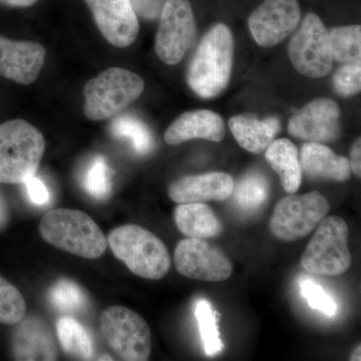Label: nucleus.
<instances>
[{"mask_svg":"<svg viewBox=\"0 0 361 361\" xmlns=\"http://www.w3.org/2000/svg\"><path fill=\"white\" fill-rule=\"evenodd\" d=\"M233 56L231 30L217 23L204 35L192 59L187 77L190 87L203 99L217 97L229 84Z\"/></svg>","mask_w":361,"mask_h":361,"instance_id":"obj_1","label":"nucleus"},{"mask_svg":"<svg viewBox=\"0 0 361 361\" xmlns=\"http://www.w3.org/2000/svg\"><path fill=\"white\" fill-rule=\"evenodd\" d=\"M42 239L59 250L85 259L104 255L108 240L87 214L73 209H54L39 223Z\"/></svg>","mask_w":361,"mask_h":361,"instance_id":"obj_2","label":"nucleus"},{"mask_svg":"<svg viewBox=\"0 0 361 361\" xmlns=\"http://www.w3.org/2000/svg\"><path fill=\"white\" fill-rule=\"evenodd\" d=\"M106 240L114 255L137 276L159 280L170 271L172 260L165 243L141 226H120Z\"/></svg>","mask_w":361,"mask_h":361,"instance_id":"obj_3","label":"nucleus"},{"mask_svg":"<svg viewBox=\"0 0 361 361\" xmlns=\"http://www.w3.org/2000/svg\"><path fill=\"white\" fill-rule=\"evenodd\" d=\"M45 149L44 135L23 120L0 125V183L23 184L37 174Z\"/></svg>","mask_w":361,"mask_h":361,"instance_id":"obj_4","label":"nucleus"},{"mask_svg":"<svg viewBox=\"0 0 361 361\" xmlns=\"http://www.w3.org/2000/svg\"><path fill=\"white\" fill-rule=\"evenodd\" d=\"M144 90V80L137 73L125 68H108L85 84V115L90 121L113 118L134 103Z\"/></svg>","mask_w":361,"mask_h":361,"instance_id":"obj_5","label":"nucleus"},{"mask_svg":"<svg viewBox=\"0 0 361 361\" xmlns=\"http://www.w3.org/2000/svg\"><path fill=\"white\" fill-rule=\"evenodd\" d=\"M304 251L301 265L316 276H341L350 268L348 226L337 216L324 218Z\"/></svg>","mask_w":361,"mask_h":361,"instance_id":"obj_6","label":"nucleus"},{"mask_svg":"<svg viewBox=\"0 0 361 361\" xmlns=\"http://www.w3.org/2000/svg\"><path fill=\"white\" fill-rule=\"evenodd\" d=\"M99 331L108 348L120 360H149L151 330L146 320L135 311L125 306L106 308L99 317Z\"/></svg>","mask_w":361,"mask_h":361,"instance_id":"obj_7","label":"nucleus"},{"mask_svg":"<svg viewBox=\"0 0 361 361\" xmlns=\"http://www.w3.org/2000/svg\"><path fill=\"white\" fill-rule=\"evenodd\" d=\"M329 210V200L319 192L289 195L275 206L269 222L270 231L282 241H297L316 229Z\"/></svg>","mask_w":361,"mask_h":361,"instance_id":"obj_8","label":"nucleus"},{"mask_svg":"<svg viewBox=\"0 0 361 361\" xmlns=\"http://www.w3.org/2000/svg\"><path fill=\"white\" fill-rule=\"evenodd\" d=\"M292 65L301 75L323 78L334 66L329 33L319 16L308 13L289 44Z\"/></svg>","mask_w":361,"mask_h":361,"instance_id":"obj_9","label":"nucleus"},{"mask_svg":"<svg viewBox=\"0 0 361 361\" xmlns=\"http://www.w3.org/2000/svg\"><path fill=\"white\" fill-rule=\"evenodd\" d=\"M196 32L189 0H166L156 37L157 56L166 65H177L193 44Z\"/></svg>","mask_w":361,"mask_h":361,"instance_id":"obj_10","label":"nucleus"},{"mask_svg":"<svg viewBox=\"0 0 361 361\" xmlns=\"http://www.w3.org/2000/svg\"><path fill=\"white\" fill-rule=\"evenodd\" d=\"M174 264L180 275L199 281L222 282L233 273L229 258L205 239L182 240L175 249Z\"/></svg>","mask_w":361,"mask_h":361,"instance_id":"obj_11","label":"nucleus"},{"mask_svg":"<svg viewBox=\"0 0 361 361\" xmlns=\"http://www.w3.org/2000/svg\"><path fill=\"white\" fill-rule=\"evenodd\" d=\"M300 20L298 0H264L249 18V30L261 47H274L295 32Z\"/></svg>","mask_w":361,"mask_h":361,"instance_id":"obj_12","label":"nucleus"},{"mask_svg":"<svg viewBox=\"0 0 361 361\" xmlns=\"http://www.w3.org/2000/svg\"><path fill=\"white\" fill-rule=\"evenodd\" d=\"M338 104L327 97L316 99L291 116L288 132L292 137L310 142H332L341 134Z\"/></svg>","mask_w":361,"mask_h":361,"instance_id":"obj_13","label":"nucleus"},{"mask_svg":"<svg viewBox=\"0 0 361 361\" xmlns=\"http://www.w3.org/2000/svg\"><path fill=\"white\" fill-rule=\"evenodd\" d=\"M104 39L116 47H127L139 35L137 13L130 0H85Z\"/></svg>","mask_w":361,"mask_h":361,"instance_id":"obj_14","label":"nucleus"},{"mask_svg":"<svg viewBox=\"0 0 361 361\" xmlns=\"http://www.w3.org/2000/svg\"><path fill=\"white\" fill-rule=\"evenodd\" d=\"M47 51L35 42H16L0 35V75L20 85H32L44 68Z\"/></svg>","mask_w":361,"mask_h":361,"instance_id":"obj_15","label":"nucleus"},{"mask_svg":"<svg viewBox=\"0 0 361 361\" xmlns=\"http://www.w3.org/2000/svg\"><path fill=\"white\" fill-rule=\"evenodd\" d=\"M234 185L231 176L213 172L180 178L171 184L168 193L178 204L225 201L232 196Z\"/></svg>","mask_w":361,"mask_h":361,"instance_id":"obj_16","label":"nucleus"},{"mask_svg":"<svg viewBox=\"0 0 361 361\" xmlns=\"http://www.w3.org/2000/svg\"><path fill=\"white\" fill-rule=\"evenodd\" d=\"M13 338L16 360H56L58 345L49 325L37 317L23 318L18 323Z\"/></svg>","mask_w":361,"mask_h":361,"instance_id":"obj_17","label":"nucleus"},{"mask_svg":"<svg viewBox=\"0 0 361 361\" xmlns=\"http://www.w3.org/2000/svg\"><path fill=\"white\" fill-rule=\"evenodd\" d=\"M224 121L218 114L208 110L187 111L171 123L164 139L171 146L194 139L221 142L225 137Z\"/></svg>","mask_w":361,"mask_h":361,"instance_id":"obj_18","label":"nucleus"},{"mask_svg":"<svg viewBox=\"0 0 361 361\" xmlns=\"http://www.w3.org/2000/svg\"><path fill=\"white\" fill-rule=\"evenodd\" d=\"M301 161L306 174L312 179L345 182L351 175L350 164L345 157L337 156L319 142H306L301 149Z\"/></svg>","mask_w":361,"mask_h":361,"instance_id":"obj_19","label":"nucleus"},{"mask_svg":"<svg viewBox=\"0 0 361 361\" xmlns=\"http://www.w3.org/2000/svg\"><path fill=\"white\" fill-rule=\"evenodd\" d=\"M229 128L242 148L252 154H261L274 141L281 126L274 116L260 121L253 116L241 115L233 116Z\"/></svg>","mask_w":361,"mask_h":361,"instance_id":"obj_20","label":"nucleus"},{"mask_svg":"<svg viewBox=\"0 0 361 361\" xmlns=\"http://www.w3.org/2000/svg\"><path fill=\"white\" fill-rule=\"evenodd\" d=\"M174 218L178 229L189 238H212L223 230L219 218L205 203L180 204L176 208Z\"/></svg>","mask_w":361,"mask_h":361,"instance_id":"obj_21","label":"nucleus"},{"mask_svg":"<svg viewBox=\"0 0 361 361\" xmlns=\"http://www.w3.org/2000/svg\"><path fill=\"white\" fill-rule=\"evenodd\" d=\"M265 157L270 167L279 175L285 191L296 193L302 182V171L295 145L287 139L274 140L266 149Z\"/></svg>","mask_w":361,"mask_h":361,"instance_id":"obj_22","label":"nucleus"},{"mask_svg":"<svg viewBox=\"0 0 361 361\" xmlns=\"http://www.w3.org/2000/svg\"><path fill=\"white\" fill-rule=\"evenodd\" d=\"M59 343L71 358L90 360L94 357V343L82 323L71 316L61 317L56 323Z\"/></svg>","mask_w":361,"mask_h":361,"instance_id":"obj_23","label":"nucleus"},{"mask_svg":"<svg viewBox=\"0 0 361 361\" xmlns=\"http://www.w3.org/2000/svg\"><path fill=\"white\" fill-rule=\"evenodd\" d=\"M329 42L334 61L355 63L361 61L360 25L339 26L330 30Z\"/></svg>","mask_w":361,"mask_h":361,"instance_id":"obj_24","label":"nucleus"},{"mask_svg":"<svg viewBox=\"0 0 361 361\" xmlns=\"http://www.w3.org/2000/svg\"><path fill=\"white\" fill-rule=\"evenodd\" d=\"M233 198L242 210H257L269 196V183L260 173H249L234 185Z\"/></svg>","mask_w":361,"mask_h":361,"instance_id":"obj_25","label":"nucleus"},{"mask_svg":"<svg viewBox=\"0 0 361 361\" xmlns=\"http://www.w3.org/2000/svg\"><path fill=\"white\" fill-rule=\"evenodd\" d=\"M49 299L56 310L66 314L82 312L87 304V295L82 287L70 279H61L52 285Z\"/></svg>","mask_w":361,"mask_h":361,"instance_id":"obj_26","label":"nucleus"},{"mask_svg":"<svg viewBox=\"0 0 361 361\" xmlns=\"http://www.w3.org/2000/svg\"><path fill=\"white\" fill-rule=\"evenodd\" d=\"M197 322L199 323L204 350L208 356H213L222 351L223 342L219 336L218 323L221 315L218 311L214 310L212 305L206 299H200L196 304Z\"/></svg>","mask_w":361,"mask_h":361,"instance_id":"obj_27","label":"nucleus"},{"mask_svg":"<svg viewBox=\"0 0 361 361\" xmlns=\"http://www.w3.org/2000/svg\"><path fill=\"white\" fill-rule=\"evenodd\" d=\"M111 130L116 137L130 140L137 154L145 155L153 148V137L148 127L135 116H118L111 122Z\"/></svg>","mask_w":361,"mask_h":361,"instance_id":"obj_28","label":"nucleus"},{"mask_svg":"<svg viewBox=\"0 0 361 361\" xmlns=\"http://www.w3.org/2000/svg\"><path fill=\"white\" fill-rule=\"evenodd\" d=\"M25 314V297L13 284L0 276V323L16 325Z\"/></svg>","mask_w":361,"mask_h":361,"instance_id":"obj_29","label":"nucleus"},{"mask_svg":"<svg viewBox=\"0 0 361 361\" xmlns=\"http://www.w3.org/2000/svg\"><path fill=\"white\" fill-rule=\"evenodd\" d=\"M111 172L103 156H97L84 176L85 191L96 199H106L111 190Z\"/></svg>","mask_w":361,"mask_h":361,"instance_id":"obj_30","label":"nucleus"},{"mask_svg":"<svg viewBox=\"0 0 361 361\" xmlns=\"http://www.w3.org/2000/svg\"><path fill=\"white\" fill-rule=\"evenodd\" d=\"M301 295L307 300L312 310L322 311L327 316L336 315L337 304L326 294L319 284L311 279L303 280L300 283Z\"/></svg>","mask_w":361,"mask_h":361,"instance_id":"obj_31","label":"nucleus"},{"mask_svg":"<svg viewBox=\"0 0 361 361\" xmlns=\"http://www.w3.org/2000/svg\"><path fill=\"white\" fill-rule=\"evenodd\" d=\"M334 87L339 94L355 96L361 89V66L360 63H348L336 71Z\"/></svg>","mask_w":361,"mask_h":361,"instance_id":"obj_32","label":"nucleus"},{"mask_svg":"<svg viewBox=\"0 0 361 361\" xmlns=\"http://www.w3.org/2000/svg\"><path fill=\"white\" fill-rule=\"evenodd\" d=\"M25 186L26 188V192H27L28 198L35 205H44V204L49 203V192L47 190V186L42 180L39 179L37 176H32L25 180Z\"/></svg>","mask_w":361,"mask_h":361,"instance_id":"obj_33","label":"nucleus"},{"mask_svg":"<svg viewBox=\"0 0 361 361\" xmlns=\"http://www.w3.org/2000/svg\"><path fill=\"white\" fill-rule=\"evenodd\" d=\"M165 2L166 0H130L135 13L146 20H155Z\"/></svg>","mask_w":361,"mask_h":361,"instance_id":"obj_34","label":"nucleus"},{"mask_svg":"<svg viewBox=\"0 0 361 361\" xmlns=\"http://www.w3.org/2000/svg\"><path fill=\"white\" fill-rule=\"evenodd\" d=\"M350 169L355 176L361 177V140L357 139L350 151Z\"/></svg>","mask_w":361,"mask_h":361,"instance_id":"obj_35","label":"nucleus"},{"mask_svg":"<svg viewBox=\"0 0 361 361\" xmlns=\"http://www.w3.org/2000/svg\"><path fill=\"white\" fill-rule=\"evenodd\" d=\"M39 0H0V4L9 7H18V8H23V7H30L37 4Z\"/></svg>","mask_w":361,"mask_h":361,"instance_id":"obj_36","label":"nucleus"},{"mask_svg":"<svg viewBox=\"0 0 361 361\" xmlns=\"http://www.w3.org/2000/svg\"><path fill=\"white\" fill-rule=\"evenodd\" d=\"M361 348L360 344H358L355 349H353V353L350 355L351 361H360L361 360Z\"/></svg>","mask_w":361,"mask_h":361,"instance_id":"obj_37","label":"nucleus"}]
</instances>
